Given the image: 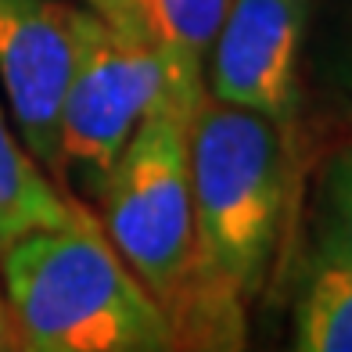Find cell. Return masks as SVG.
I'll return each mask as SVG.
<instances>
[{
    "label": "cell",
    "mask_w": 352,
    "mask_h": 352,
    "mask_svg": "<svg viewBox=\"0 0 352 352\" xmlns=\"http://www.w3.org/2000/svg\"><path fill=\"white\" fill-rule=\"evenodd\" d=\"M104 234L162 306L176 345L241 349L245 298L205 259L190 201V119L151 104L101 190Z\"/></svg>",
    "instance_id": "obj_1"
},
{
    "label": "cell",
    "mask_w": 352,
    "mask_h": 352,
    "mask_svg": "<svg viewBox=\"0 0 352 352\" xmlns=\"http://www.w3.org/2000/svg\"><path fill=\"white\" fill-rule=\"evenodd\" d=\"M4 295L19 349L169 352L173 324L83 205L69 223L4 245Z\"/></svg>",
    "instance_id": "obj_2"
},
{
    "label": "cell",
    "mask_w": 352,
    "mask_h": 352,
    "mask_svg": "<svg viewBox=\"0 0 352 352\" xmlns=\"http://www.w3.org/2000/svg\"><path fill=\"white\" fill-rule=\"evenodd\" d=\"M284 130L201 94L190 119V201L205 259L245 302L263 292L284 209Z\"/></svg>",
    "instance_id": "obj_3"
},
{
    "label": "cell",
    "mask_w": 352,
    "mask_h": 352,
    "mask_svg": "<svg viewBox=\"0 0 352 352\" xmlns=\"http://www.w3.org/2000/svg\"><path fill=\"white\" fill-rule=\"evenodd\" d=\"M162 94V61L144 36L119 33L98 11H72V72L61 98L58 173L101 198L126 140Z\"/></svg>",
    "instance_id": "obj_4"
},
{
    "label": "cell",
    "mask_w": 352,
    "mask_h": 352,
    "mask_svg": "<svg viewBox=\"0 0 352 352\" xmlns=\"http://www.w3.org/2000/svg\"><path fill=\"white\" fill-rule=\"evenodd\" d=\"M306 25L309 0H230L209 51V94L287 130L302 98L298 61Z\"/></svg>",
    "instance_id": "obj_5"
},
{
    "label": "cell",
    "mask_w": 352,
    "mask_h": 352,
    "mask_svg": "<svg viewBox=\"0 0 352 352\" xmlns=\"http://www.w3.org/2000/svg\"><path fill=\"white\" fill-rule=\"evenodd\" d=\"M72 11L65 0H0V87L25 151L54 173L72 72Z\"/></svg>",
    "instance_id": "obj_6"
},
{
    "label": "cell",
    "mask_w": 352,
    "mask_h": 352,
    "mask_svg": "<svg viewBox=\"0 0 352 352\" xmlns=\"http://www.w3.org/2000/svg\"><path fill=\"white\" fill-rule=\"evenodd\" d=\"M137 4L144 36L162 61L158 104L195 119V108L205 94L201 72L230 0H137Z\"/></svg>",
    "instance_id": "obj_7"
},
{
    "label": "cell",
    "mask_w": 352,
    "mask_h": 352,
    "mask_svg": "<svg viewBox=\"0 0 352 352\" xmlns=\"http://www.w3.org/2000/svg\"><path fill=\"white\" fill-rule=\"evenodd\" d=\"M298 352H352V259L320 241L295 302Z\"/></svg>",
    "instance_id": "obj_8"
},
{
    "label": "cell",
    "mask_w": 352,
    "mask_h": 352,
    "mask_svg": "<svg viewBox=\"0 0 352 352\" xmlns=\"http://www.w3.org/2000/svg\"><path fill=\"white\" fill-rule=\"evenodd\" d=\"M72 205L76 201L58 195L36 158L19 144L0 108V248L29 230L69 223Z\"/></svg>",
    "instance_id": "obj_9"
},
{
    "label": "cell",
    "mask_w": 352,
    "mask_h": 352,
    "mask_svg": "<svg viewBox=\"0 0 352 352\" xmlns=\"http://www.w3.org/2000/svg\"><path fill=\"white\" fill-rule=\"evenodd\" d=\"M320 241L352 259V144L331 158L324 173V230Z\"/></svg>",
    "instance_id": "obj_10"
},
{
    "label": "cell",
    "mask_w": 352,
    "mask_h": 352,
    "mask_svg": "<svg viewBox=\"0 0 352 352\" xmlns=\"http://www.w3.org/2000/svg\"><path fill=\"white\" fill-rule=\"evenodd\" d=\"M324 76H327V87L334 94V101H338L342 116L352 122V0L331 29L327 54H324Z\"/></svg>",
    "instance_id": "obj_11"
},
{
    "label": "cell",
    "mask_w": 352,
    "mask_h": 352,
    "mask_svg": "<svg viewBox=\"0 0 352 352\" xmlns=\"http://www.w3.org/2000/svg\"><path fill=\"white\" fill-rule=\"evenodd\" d=\"M90 11H98L108 25H116L119 33L144 36V22H140V4L137 0H87ZM148 40V36H144Z\"/></svg>",
    "instance_id": "obj_12"
},
{
    "label": "cell",
    "mask_w": 352,
    "mask_h": 352,
    "mask_svg": "<svg viewBox=\"0 0 352 352\" xmlns=\"http://www.w3.org/2000/svg\"><path fill=\"white\" fill-rule=\"evenodd\" d=\"M8 349H19V334H14L11 313H8V302L0 298V352H8Z\"/></svg>",
    "instance_id": "obj_13"
}]
</instances>
